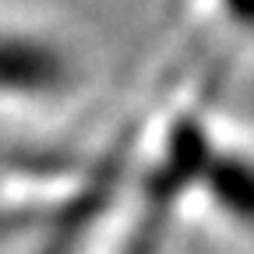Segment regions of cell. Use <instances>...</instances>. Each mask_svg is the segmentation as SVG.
<instances>
[{"label":"cell","instance_id":"6da1fadb","mask_svg":"<svg viewBox=\"0 0 254 254\" xmlns=\"http://www.w3.org/2000/svg\"><path fill=\"white\" fill-rule=\"evenodd\" d=\"M71 53L32 28L0 25V103H46L74 85Z\"/></svg>","mask_w":254,"mask_h":254},{"label":"cell","instance_id":"7a4b0ae2","mask_svg":"<svg viewBox=\"0 0 254 254\" xmlns=\"http://www.w3.org/2000/svg\"><path fill=\"white\" fill-rule=\"evenodd\" d=\"M215 141L205 152L194 190L205 194L222 215L244 222V226H254V155L230 145L222 148Z\"/></svg>","mask_w":254,"mask_h":254},{"label":"cell","instance_id":"3957f363","mask_svg":"<svg viewBox=\"0 0 254 254\" xmlns=\"http://www.w3.org/2000/svg\"><path fill=\"white\" fill-rule=\"evenodd\" d=\"M212 7L226 28L240 36H254V0H212Z\"/></svg>","mask_w":254,"mask_h":254}]
</instances>
